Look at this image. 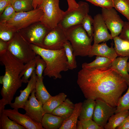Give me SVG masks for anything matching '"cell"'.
<instances>
[{"label":"cell","instance_id":"obj_1","mask_svg":"<svg viewBox=\"0 0 129 129\" xmlns=\"http://www.w3.org/2000/svg\"><path fill=\"white\" fill-rule=\"evenodd\" d=\"M77 82L86 99L101 100L114 107L127 88L123 78L110 68H82Z\"/></svg>","mask_w":129,"mask_h":129},{"label":"cell","instance_id":"obj_2","mask_svg":"<svg viewBox=\"0 0 129 129\" xmlns=\"http://www.w3.org/2000/svg\"><path fill=\"white\" fill-rule=\"evenodd\" d=\"M30 46L36 55H39L46 62V67L44 75L54 79H61L60 73L68 68L67 59L64 48L57 50L45 49L33 44Z\"/></svg>","mask_w":129,"mask_h":129},{"label":"cell","instance_id":"obj_3","mask_svg":"<svg viewBox=\"0 0 129 129\" xmlns=\"http://www.w3.org/2000/svg\"><path fill=\"white\" fill-rule=\"evenodd\" d=\"M43 14V11L38 8L28 11L16 12L9 20L0 21V30L16 32L40 22Z\"/></svg>","mask_w":129,"mask_h":129},{"label":"cell","instance_id":"obj_4","mask_svg":"<svg viewBox=\"0 0 129 129\" xmlns=\"http://www.w3.org/2000/svg\"><path fill=\"white\" fill-rule=\"evenodd\" d=\"M68 40L70 43L76 56L89 55L93 38L88 35L81 24L75 25L65 30Z\"/></svg>","mask_w":129,"mask_h":129},{"label":"cell","instance_id":"obj_5","mask_svg":"<svg viewBox=\"0 0 129 129\" xmlns=\"http://www.w3.org/2000/svg\"><path fill=\"white\" fill-rule=\"evenodd\" d=\"M59 0H43L38 7L43 14L41 23L49 30L56 27L62 20L65 11L59 8Z\"/></svg>","mask_w":129,"mask_h":129},{"label":"cell","instance_id":"obj_6","mask_svg":"<svg viewBox=\"0 0 129 129\" xmlns=\"http://www.w3.org/2000/svg\"><path fill=\"white\" fill-rule=\"evenodd\" d=\"M6 50L16 59L25 64L34 59L37 55L30 44L21 36H16L8 42Z\"/></svg>","mask_w":129,"mask_h":129},{"label":"cell","instance_id":"obj_7","mask_svg":"<svg viewBox=\"0 0 129 129\" xmlns=\"http://www.w3.org/2000/svg\"><path fill=\"white\" fill-rule=\"evenodd\" d=\"M78 3V6L76 8L65 11L58 24L65 30L73 26L81 24L83 19L88 14L89 10L88 4L82 1Z\"/></svg>","mask_w":129,"mask_h":129},{"label":"cell","instance_id":"obj_8","mask_svg":"<svg viewBox=\"0 0 129 129\" xmlns=\"http://www.w3.org/2000/svg\"><path fill=\"white\" fill-rule=\"evenodd\" d=\"M68 41L65 30L59 25L50 30L45 36L41 48L48 49L57 50L64 48L63 45Z\"/></svg>","mask_w":129,"mask_h":129},{"label":"cell","instance_id":"obj_9","mask_svg":"<svg viewBox=\"0 0 129 129\" xmlns=\"http://www.w3.org/2000/svg\"><path fill=\"white\" fill-rule=\"evenodd\" d=\"M101 11L102 16L112 38L118 36L122 31L124 22L113 8H102Z\"/></svg>","mask_w":129,"mask_h":129},{"label":"cell","instance_id":"obj_10","mask_svg":"<svg viewBox=\"0 0 129 129\" xmlns=\"http://www.w3.org/2000/svg\"><path fill=\"white\" fill-rule=\"evenodd\" d=\"M95 101L92 119L99 125L104 128L109 118L115 113L116 107H112L101 99H97Z\"/></svg>","mask_w":129,"mask_h":129},{"label":"cell","instance_id":"obj_11","mask_svg":"<svg viewBox=\"0 0 129 129\" xmlns=\"http://www.w3.org/2000/svg\"><path fill=\"white\" fill-rule=\"evenodd\" d=\"M18 108L5 109L4 113L11 119L27 129H45L41 123L38 122L26 113H20Z\"/></svg>","mask_w":129,"mask_h":129},{"label":"cell","instance_id":"obj_12","mask_svg":"<svg viewBox=\"0 0 129 129\" xmlns=\"http://www.w3.org/2000/svg\"><path fill=\"white\" fill-rule=\"evenodd\" d=\"M93 19L94 43L99 44L113 39L111 34L108 32V29L101 14H97L94 16Z\"/></svg>","mask_w":129,"mask_h":129},{"label":"cell","instance_id":"obj_13","mask_svg":"<svg viewBox=\"0 0 129 129\" xmlns=\"http://www.w3.org/2000/svg\"><path fill=\"white\" fill-rule=\"evenodd\" d=\"M35 89L28 97L26 102L24 109L26 113L37 122L41 123L44 114L43 109V104L38 101L35 96Z\"/></svg>","mask_w":129,"mask_h":129},{"label":"cell","instance_id":"obj_14","mask_svg":"<svg viewBox=\"0 0 129 129\" xmlns=\"http://www.w3.org/2000/svg\"><path fill=\"white\" fill-rule=\"evenodd\" d=\"M37 80V75L35 70L33 72L31 78L28 83L26 87L20 91V95L16 97L14 102L9 105L12 108H22L24 109L26 102L30 93L35 89Z\"/></svg>","mask_w":129,"mask_h":129},{"label":"cell","instance_id":"obj_15","mask_svg":"<svg viewBox=\"0 0 129 129\" xmlns=\"http://www.w3.org/2000/svg\"><path fill=\"white\" fill-rule=\"evenodd\" d=\"M49 30L41 23L33 27L22 36L30 44L41 47L43 40Z\"/></svg>","mask_w":129,"mask_h":129},{"label":"cell","instance_id":"obj_16","mask_svg":"<svg viewBox=\"0 0 129 129\" xmlns=\"http://www.w3.org/2000/svg\"><path fill=\"white\" fill-rule=\"evenodd\" d=\"M95 55L106 57L112 60L118 56L113 45L111 47H109L106 43L100 44L94 43L91 46L88 56L91 57Z\"/></svg>","mask_w":129,"mask_h":129},{"label":"cell","instance_id":"obj_17","mask_svg":"<svg viewBox=\"0 0 129 129\" xmlns=\"http://www.w3.org/2000/svg\"><path fill=\"white\" fill-rule=\"evenodd\" d=\"M129 56L119 57L113 60L110 68L114 70L124 80L127 85L129 83V74L127 70Z\"/></svg>","mask_w":129,"mask_h":129},{"label":"cell","instance_id":"obj_18","mask_svg":"<svg viewBox=\"0 0 129 129\" xmlns=\"http://www.w3.org/2000/svg\"><path fill=\"white\" fill-rule=\"evenodd\" d=\"M64 119L51 113H46L43 115L41 122L46 129H59Z\"/></svg>","mask_w":129,"mask_h":129},{"label":"cell","instance_id":"obj_19","mask_svg":"<svg viewBox=\"0 0 129 129\" xmlns=\"http://www.w3.org/2000/svg\"><path fill=\"white\" fill-rule=\"evenodd\" d=\"M75 108L74 104L69 98L65 100L54 110L52 114L63 118L64 120L72 114Z\"/></svg>","mask_w":129,"mask_h":129},{"label":"cell","instance_id":"obj_20","mask_svg":"<svg viewBox=\"0 0 129 129\" xmlns=\"http://www.w3.org/2000/svg\"><path fill=\"white\" fill-rule=\"evenodd\" d=\"M82 102L75 104V109L71 115L64 120L59 129H76L78 119L81 113Z\"/></svg>","mask_w":129,"mask_h":129},{"label":"cell","instance_id":"obj_21","mask_svg":"<svg viewBox=\"0 0 129 129\" xmlns=\"http://www.w3.org/2000/svg\"><path fill=\"white\" fill-rule=\"evenodd\" d=\"M67 96V95L63 92L60 93L54 96H52L43 105L44 114L46 113H51L54 110L65 100Z\"/></svg>","mask_w":129,"mask_h":129},{"label":"cell","instance_id":"obj_22","mask_svg":"<svg viewBox=\"0 0 129 129\" xmlns=\"http://www.w3.org/2000/svg\"><path fill=\"white\" fill-rule=\"evenodd\" d=\"M96 104V101L91 99H86L82 102L79 120H82L92 119Z\"/></svg>","mask_w":129,"mask_h":129},{"label":"cell","instance_id":"obj_23","mask_svg":"<svg viewBox=\"0 0 129 129\" xmlns=\"http://www.w3.org/2000/svg\"><path fill=\"white\" fill-rule=\"evenodd\" d=\"M113 60L105 57L97 56L95 60L89 63H84L82 68L107 69L110 67Z\"/></svg>","mask_w":129,"mask_h":129},{"label":"cell","instance_id":"obj_24","mask_svg":"<svg viewBox=\"0 0 129 129\" xmlns=\"http://www.w3.org/2000/svg\"><path fill=\"white\" fill-rule=\"evenodd\" d=\"M43 78L39 79L37 77L35 94L37 99L43 105L52 96L48 93L44 84Z\"/></svg>","mask_w":129,"mask_h":129},{"label":"cell","instance_id":"obj_25","mask_svg":"<svg viewBox=\"0 0 129 129\" xmlns=\"http://www.w3.org/2000/svg\"><path fill=\"white\" fill-rule=\"evenodd\" d=\"M129 110L121 111L112 115L104 126L105 129H115L119 126L128 115Z\"/></svg>","mask_w":129,"mask_h":129},{"label":"cell","instance_id":"obj_26","mask_svg":"<svg viewBox=\"0 0 129 129\" xmlns=\"http://www.w3.org/2000/svg\"><path fill=\"white\" fill-rule=\"evenodd\" d=\"M114 49L118 56L129 57V42L123 39L118 36L113 38Z\"/></svg>","mask_w":129,"mask_h":129},{"label":"cell","instance_id":"obj_27","mask_svg":"<svg viewBox=\"0 0 129 129\" xmlns=\"http://www.w3.org/2000/svg\"><path fill=\"white\" fill-rule=\"evenodd\" d=\"M66 56L67 59L68 68L72 70L77 67L75 56L73 53V49L70 42L68 40L63 45Z\"/></svg>","mask_w":129,"mask_h":129},{"label":"cell","instance_id":"obj_28","mask_svg":"<svg viewBox=\"0 0 129 129\" xmlns=\"http://www.w3.org/2000/svg\"><path fill=\"white\" fill-rule=\"evenodd\" d=\"M8 118L4 112L0 113V129H26Z\"/></svg>","mask_w":129,"mask_h":129},{"label":"cell","instance_id":"obj_29","mask_svg":"<svg viewBox=\"0 0 129 129\" xmlns=\"http://www.w3.org/2000/svg\"><path fill=\"white\" fill-rule=\"evenodd\" d=\"M11 5L16 12L29 11L33 8L32 0H12Z\"/></svg>","mask_w":129,"mask_h":129},{"label":"cell","instance_id":"obj_30","mask_svg":"<svg viewBox=\"0 0 129 129\" xmlns=\"http://www.w3.org/2000/svg\"><path fill=\"white\" fill-rule=\"evenodd\" d=\"M113 7L124 16L129 22V0H113Z\"/></svg>","mask_w":129,"mask_h":129},{"label":"cell","instance_id":"obj_31","mask_svg":"<svg viewBox=\"0 0 129 129\" xmlns=\"http://www.w3.org/2000/svg\"><path fill=\"white\" fill-rule=\"evenodd\" d=\"M25 64V68L20 73L19 77L21 78L22 76V83H27L28 82L29 79L31 77L33 71L35 70L36 63L35 59Z\"/></svg>","mask_w":129,"mask_h":129},{"label":"cell","instance_id":"obj_32","mask_svg":"<svg viewBox=\"0 0 129 129\" xmlns=\"http://www.w3.org/2000/svg\"><path fill=\"white\" fill-rule=\"evenodd\" d=\"M93 19L91 16L87 14L82 20L81 24L91 38H93L94 28L93 25Z\"/></svg>","mask_w":129,"mask_h":129},{"label":"cell","instance_id":"obj_33","mask_svg":"<svg viewBox=\"0 0 129 129\" xmlns=\"http://www.w3.org/2000/svg\"><path fill=\"white\" fill-rule=\"evenodd\" d=\"M128 86L127 92L119 100L115 114L124 110H129V83Z\"/></svg>","mask_w":129,"mask_h":129},{"label":"cell","instance_id":"obj_34","mask_svg":"<svg viewBox=\"0 0 129 129\" xmlns=\"http://www.w3.org/2000/svg\"><path fill=\"white\" fill-rule=\"evenodd\" d=\"M35 60L36 63V67L35 70L37 77L39 79L43 77L42 74L46 67V64L44 60L39 55H37Z\"/></svg>","mask_w":129,"mask_h":129},{"label":"cell","instance_id":"obj_35","mask_svg":"<svg viewBox=\"0 0 129 129\" xmlns=\"http://www.w3.org/2000/svg\"><path fill=\"white\" fill-rule=\"evenodd\" d=\"M94 5L102 8L110 9L113 8V0H85Z\"/></svg>","mask_w":129,"mask_h":129},{"label":"cell","instance_id":"obj_36","mask_svg":"<svg viewBox=\"0 0 129 129\" xmlns=\"http://www.w3.org/2000/svg\"><path fill=\"white\" fill-rule=\"evenodd\" d=\"M16 12L11 4L7 6L5 8L0 17V21H6L10 19Z\"/></svg>","mask_w":129,"mask_h":129},{"label":"cell","instance_id":"obj_37","mask_svg":"<svg viewBox=\"0 0 129 129\" xmlns=\"http://www.w3.org/2000/svg\"><path fill=\"white\" fill-rule=\"evenodd\" d=\"M92 119L81 120L83 129H104V128L100 126Z\"/></svg>","mask_w":129,"mask_h":129},{"label":"cell","instance_id":"obj_38","mask_svg":"<svg viewBox=\"0 0 129 129\" xmlns=\"http://www.w3.org/2000/svg\"><path fill=\"white\" fill-rule=\"evenodd\" d=\"M119 37L129 42V22H124L122 31Z\"/></svg>","mask_w":129,"mask_h":129},{"label":"cell","instance_id":"obj_39","mask_svg":"<svg viewBox=\"0 0 129 129\" xmlns=\"http://www.w3.org/2000/svg\"><path fill=\"white\" fill-rule=\"evenodd\" d=\"M13 37V32L10 31L0 30V40L7 42L11 40Z\"/></svg>","mask_w":129,"mask_h":129},{"label":"cell","instance_id":"obj_40","mask_svg":"<svg viewBox=\"0 0 129 129\" xmlns=\"http://www.w3.org/2000/svg\"><path fill=\"white\" fill-rule=\"evenodd\" d=\"M127 117L117 128V129H129V110Z\"/></svg>","mask_w":129,"mask_h":129},{"label":"cell","instance_id":"obj_41","mask_svg":"<svg viewBox=\"0 0 129 129\" xmlns=\"http://www.w3.org/2000/svg\"><path fill=\"white\" fill-rule=\"evenodd\" d=\"M12 0H1L0 1V12L1 14L6 7L8 5L11 4Z\"/></svg>","mask_w":129,"mask_h":129},{"label":"cell","instance_id":"obj_42","mask_svg":"<svg viewBox=\"0 0 129 129\" xmlns=\"http://www.w3.org/2000/svg\"><path fill=\"white\" fill-rule=\"evenodd\" d=\"M68 5L67 11H70L77 8L78 5L75 0H66Z\"/></svg>","mask_w":129,"mask_h":129},{"label":"cell","instance_id":"obj_43","mask_svg":"<svg viewBox=\"0 0 129 129\" xmlns=\"http://www.w3.org/2000/svg\"><path fill=\"white\" fill-rule=\"evenodd\" d=\"M8 42H5L0 40V52L7 50Z\"/></svg>","mask_w":129,"mask_h":129},{"label":"cell","instance_id":"obj_44","mask_svg":"<svg viewBox=\"0 0 129 129\" xmlns=\"http://www.w3.org/2000/svg\"><path fill=\"white\" fill-rule=\"evenodd\" d=\"M32 5L33 9L37 8L38 7L42 2L43 0H32Z\"/></svg>","mask_w":129,"mask_h":129},{"label":"cell","instance_id":"obj_45","mask_svg":"<svg viewBox=\"0 0 129 129\" xmlns=\"http://www.w3.org/2000/svg\"><path fill=\"white\" fill-rule=\"evenodd\" d=\"M5 106V100L2 98L0 100V113L3 112Z\"/></svg>","mask_w":129,"mask_h":129},{"label":"cell","instance_id":"obj_46","mask_svg":"<svg viewBox=\"0 0 129 129\" xmlns=\"http://www.w3.org/2000/svg\"><path fill=\"white\" fill-rule=\"evenodd\" d=\"M83 129V127L81 121L78 120L76 125V129Z\"/></svg>","mask_w":129,"mask_h":129},{"label":"cell","instance_id":"obj_47","mask_svg":"<svg viewBox=\"0 0 129 129\" xmlns=\"http://www.w3.org/2000/svg\"><path fill=\"white\" fill-rule=\"evenodd\" d=\"M3 77L4 75L0 76V83L2 85L3 83Z\"/></svg>","mask_w":129,"mask_h":129},{"label":"cell","instance_id":"obj_48","mask_svg":"<svg viewBox=\"0 0 129 129\" xmlns=\"http://www.w3.org/2000/svg\"><path fill=\"white\" fill-rule=\"evenodd\" d=\"M127 70L128 72H129V62H128L127 64Z\"/></svg>","mask_w":129,"mask_h":129},{"label":"cell","instance_id":"obj_49","mask_svg":"<svg viewBox=\"0 0 129 129\" xmlns=\"http://www.w3.org/2000/svg\"></svg>","mask_w":129,"mask_h":129}]
</instances>
